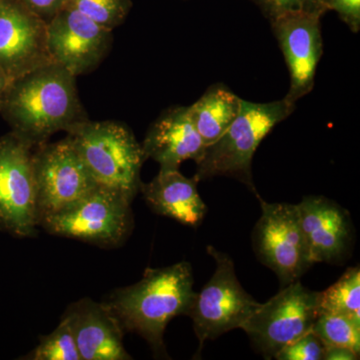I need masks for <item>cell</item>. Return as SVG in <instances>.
Returning <instances> with one entry per match:
<instances>
[{
	"instance_id": "obj_11",
	"label": "cell",
	"mask_w": 360,
	"mask_h": 360,
	"mask_svg": "<svg viewBox=\"0 0 360 360\" xmlns=\"http://www.w3.org/2000/svg\"><path fill=\"white\" fill-rule=\"evenodd\" d=\"M112 32L65 6L46 25L47 51L53 63L75 77L86 75L105 58Z\"/></svg>"
},
{
	"instance_id": "obj_22",
	"label": "cell",
	"mask_w": 360,
	"mask_h": 360,
	"mask_svg": "<svg viewBox=\"0 0 360 360\" xmlns=\"http://www.w3.org/2000/svg\"><path fill=\"white\" fill-rule=\"evenodd\" d=\"M73 7L94 23L112 32L122 25L132 7L131 0H68Z\"/></svg>"
},
{
	"instance_id": "obj_5",
	"label": "cell",
	"mask_w": 360,
	"mask_h": 360,
	"mask_svg": "<svg viewBox=\"0 0 360 360\" xmlns=\"http://www.w3.org/2000/svg\"><path fill=\"white\" fill-rule=\"evenodd\" d=\"M131 202L117 191L96 186L75 205L44 217L39 226L53 236L115 248L132 231Z\"/></svg>"
},
{
	"instance_id": "obj_6",
	"label": "cell",
	"mask_w": 360,
	"mask_h": 360,
	"mask_svg": "<svg viewBox=\"0 0 360 360\" xmlns=\"http://www.w3.org/2000/svg\"><path fill=\"white\" fill-rule=\"evenodd\" d=\"M35 148L13 131L0 137V229L16 238L39 233Z\"/></svg>"
},
{
	"instance_id": "obj_18",
	"label": "cell",
	"mask_w": 360,
	"mask_h": 360,
	"mask_svg": "<svg viewBox=\"0 0 360 360\" xmlns=\"http://www.w3.org/2000/svg\"><path fill=\"white\" fill-rule=\"evenodd\" d=\"M241 101L225 85H212L202 96L188 106L191 122L206 146L214 143L231 127L241 108Z\"/></svg>"
},
{
	"instance_id": "obj_9",
	"label": "cell",
	"mask_w": 360,
	"mask_h": 360,
	"mask_svg": "<svg viewBox=\"0 0 360 360\" xmlns=\"http://www.w3.org/2000/svg\"><path fill=\"white\" fill-rule=\"evenodd\" d=\"M262 206L252 232V246L262 264L271 269L283 286L296 281L314 265L300 224L297 205L269 203Z\"/></svg>"
},
{
	"instance_id": "obj_23",
	"label": "cell",
	"mask_w": 360,
	"mask_h": 360,
	"mask_svg": "<svg viewBox=\"0 0 360 360\" xmlns=\"http://www.w3.org/2000/svg\"><path fill=\"white\" fill-rule=\"evenodd\" d=\"M271 21L283 16L297 13H314L323 15L326 13L319 0H250Z\"/></svg>"
},
{
	"instance_id": "obj_17",
	"label": "cell",
	"mask_w": 360,
	"mask_h": 360,
	"mask_svg": "<svg viewBox=\"0 0 360 360\" xmlns=\"http://www.w3.org/2000/svg\"><path fill=\"white\" fill-rule=\"evenodd\" d=\"M198 182L194 177L187 179L179 169H160L150 182H141L139 191L158 214L196 227L207 212L198 193Z\"/></svg>"
},
{
	"instance_id": "obj_8",
	"label": "cell",
	"mask_w": 360,
	"mask_h": 360,
	"mask_svg": "<svg viewBox=\"0 0 360 360\" xmlns=\"http://www.w3.org/2000/svg\"><path fill=\"white\" fill-rule=\"evenodd\" d=\"M319 315V292L296 281L262 303L241 329L265 359L276 356L279 350L314 328Z\"/></svg>"
},
{
	"instance_id": "obj_10",
	"label": "cell",
	"mask_w": 360,
	"mask_h": 360,
	"mask_svg": "<svg viewBox=\"0 0 360 360\" xmlns=\"http://www.w3.org/2000/svg\"><path fill=\"white\" fill-rule=\"evenodd\" d=\"M34 172L39 221L75 205L97 186L68 135L37 146Z\"/></svg>"
},
{
	"instance_id": "obj_14",
	"label": "cell",
	"mask_w": 360,
	"mask_h": 360,
	"mask_svg": "<svg viewBox=\"0 0 360 360\" xmlns=\"http://www.w3.org/2000/svg\"><path fill=\"white\" fill-rule=\"evenodd\" d=\"M297 207L312 264L342 262L354 240L349 212L324 196H305Z\"/></svg>"
},
{
	"instance_id": "obj_27",
	"label": "cell",
	"mask_w": 360,
	"mask_h": 360,
	"mask_svg": "<svg viewBox=\"0 0 360 360\" xmlns=\"http://www.w3.org/2000/svg\"><path fill=\"white\" fill-rule=\"evenodd\" d=\"M359 359V354L352 349L340 347H326L324 360H355Z\"/></svg>"
},
{
	"instance_id": "obj_20",
	"label": "cell",
	"mask_w": 360,
	"mask_h": 360,
	"mask_svg": "<svg viewBox=\"0 0 360 360\" xmlns=\"http://www.w3.org/2000/svg\"><path fill=\"white\" fill-rule=\"evenodd\" d=\"M326 347H340L360 352V321L343 314H319L311 329Z\"/></svg>"
},
{
	"instance_id": "obj_16",
	"label": "cell",
	"mask_w": 360,
	"mask_h": 360,
	"mask_svg": "<svg viewBox=\"0 0 360 360\" xmlns=\"http://www.w3.org/2000/svg\"><path fill=\"white\" fill-rule=\"evenodd\" d=\"M142 150L160 169H179L186 160L196 163L205 155L206 146L191 122L188 106H176L162 113L149 127Z\"/></svg>"
},
{
	"instance_id": "obj_4",
	"label": "cell",
	"mask_w": 360,
	"mask_h": 360,
	"mask_svg": "<svg viewBox=\"0 0 360 360\" xmlns=\"http://www.w3.org/2000/svg\"><path fill=\"white\" fill-rule=\"evenodd\" d=\"M295 106L285 101L255 103L241 101L236 120L198 161L194 179L200 181L215 176H231L245 184L258 195L253 184L252 158L260 142L276 125L288 118Z\"/></svg>"
},
{
	"instance_id": "obj_28",
	"label": "cell",
	"mask_w": 360,
	"mask_h": 360,
	"mask_svg": "<svg viewBox=\"0 0 360 360\" xmlns=\"http://www.w3.org/2000/svg\"><path fill=\"white\" fill-rule=\"evenodd\" d=\"M11 82V78L8 77L6 70L0 66V106L4 103V97L6 96Z\"/></svg>"
},
{
	"instance_id": "obj_12",
	"label": "cell",
	"mask_w": 360,
	"mask_h": 360,
	"mask_svg": "<svg viewBox=\"0 0 360 360\" xmlns=\"http://www.w3.org/2000/svg\"><path fill=\"white\" fill-rule=\"evenodd\" d=\"M321 18L319 14L297 13L270 22L290 70V87L284 101L291 105L314 89L323 52Z\"/></svg>"
},
{
	"instance_id": "obj_1",
	"label": "cell",
	"mask_w": 360,
	"mask_h": 360,
	"mask_svg": "<svg viewBox=\"0 0 360 360\" xmlns=\"http://www.w3.org/2000/svg\"><path fill=\"white\" fill-rule=\"evenodd\" d=\"M75 75L56 63L11 80L0 113L14 134L32 146L45 143L56 132H70L89 120L78 96Z\"/></svg>"
},
{
	"instance_id": "obj_2",
	"label": "cell",
	"mask_w": 360,
	"mask_h": 360,
	"mask_svg": "<svg viewBox=\"0 0 360 360\" xmlns=\"http://www.w3.org/2000/svg\"><path fill=\"white\" fill-rule=\"evenodd\" d=\"M195 296L191 265L182 262L146 269L139 283L118 288L104 302L125 333L141 335L155 354L167 356L163 342L165 328L174 317L188 316Z\"/></svg>"
},
{
	"instance_id": "obj_26",
	"label": "cell",
	"mask_w": 360,
	"mask_h": 360,
	"mask_svg": "<svg viewBox=\"0 0 360 360\" xmlns=\"http://www.w3.org/2000/svg\"><path fill=\"white\" fill-rule=\"evenodd\" d=\"M20 1L28 11L39 16L47 25L66 6L68 0H20Z\"/></svg>"
},
{
	"instance_id": "obj_3",
	"label": "cell",
	"mask_w": 360,
	"mask_h": 360,
	"mask_svg": "<svg viewBox=\"0 0 360 360\" xmlns=\"http://www.w3.org/2000/svg\"><path fill=\"white\" fill-rule=\"evenodd\" d=\"M68 136L97 186L134 200L141 188V167L146 158L127 125L87 120L73 127Z\"/></svg>"
},
{
	"instance_id": "obj_15",
	"label": "cell",
	"mask_w": 360,
	"mask_h": 360,
	"mask_svg": "<svg viewBox=\"0 0 360 360\" xmlns=\"http://www.w3.org/2000/svg\"><path fill=\"white\" fill-rule=\"evenodd\" d=\"M82 360H129L123 345L124 329L105 302L89 298L72 303L65 312Z\"/></svg>"
},
{
	"instance_id": "obj_19",
	"label": "cell",
	"mask_w": 360,
	"mask_h": 360,
	"mask_svg": "<svg viewBox=\"0 0 360 360\" xmlns=\"http://www.w3.org/2000/svg\"><path fill=\"white\" fill-rule=\"evenodd\" d=\"M319 314L347 315L360 321V269L350 267L335 284L319 292Z\"/></svg>"
},
{
	"instance_id": "obj_25",
	"label": "cell",
	"mask_w": 360,
	"mask_h": 360,
	"mask_svg": "<svg viewBox=\"0 0 360 360\" xmlns=\"http://www.w3.org/2000/svg\"><path fill=\"white\" fill-rule=\"evenodd\" d=\"M324 11H335L354 33L360 28V0H319Z\"/></svg>"
},
{
	"instance_id": "obj_24",
	"label": "cell",
	"mask_w": 360,
	"mask_h": 360,
	"mask_svg": "<svg viewBox=\"0 0 360 360\" xmlns=\"http://www.w3.org/2000/svg\"><path fill=\"white\" fill-rule=\"evenodd\" d=\"M326 345L314 333L309 331L277 352L278 360H321Z\"/></svg>"
},
{
	"instance_id": "obj_13",
	"label": "cell",
	"mask_w": 360,
	"mask_h": 360,
	"mask_svg": "<svg viewBox=\"0 0 360 360\" xmlns=\"http://www.w3.org/2000/svg\"><path fill=\"white\" fill-rule=\"evenodd\" d=\"M51 63L46 23L20 0H0V66L11 80Z\"/></svg>"
},
{
	"instance_id": "obj_7",
	"label": "cell",
	"mask_w": 360,
	"mask_h": 360,
	"mask_svg": "<svg viewBox=\"0 0 360 360\" xmlns=\"http://www.w3.org/2000/svg\"><path fill=\"white\" fill-rule=\"evenodd\" d=\"M217 269L200 292H196L188 316L193 321L200 350L206 340L241 328L262 303L248 295L239 283L233 262L229 255L208 246Z\"/></svg>"
},
{
	"instance_id": "obj_21",
	"label": "cell",
	"mask_w": 360,
	"mask_h": 360,
	"mask_svg": "<svg viewBox=\"0 0 360 360\" xmlns=\"http://www.w3.org/2000/svg\"><path fill=\"white\" fill-rule=\"evenodd\" d=\"M32 360H82L70 319L63 315L58 328L40 336L37 347L25 357Z\"/></svg>"
}]
</instances>
